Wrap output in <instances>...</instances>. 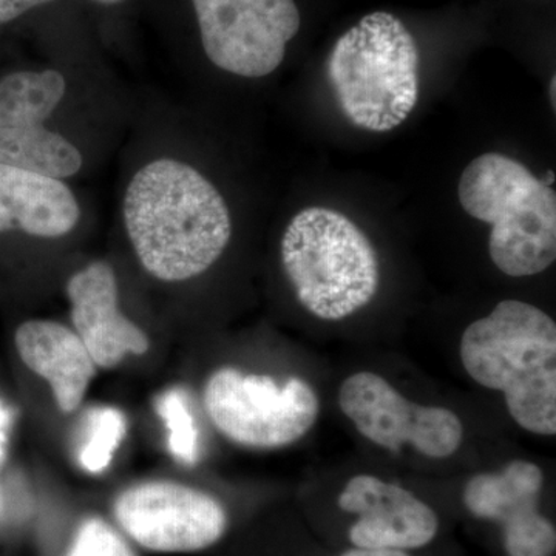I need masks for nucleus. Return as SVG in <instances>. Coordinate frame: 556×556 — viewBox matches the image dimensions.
I'll use <instances>...</instances> for the list:
<instances>
[{
    "mask_svg": "<svg viewBox=\"0 0 556 556\" xmlns=\"http://www.w3.org/2000/svg\"><path fill=\"white\" fill-rule=\"evenodd\" d=\"M118 212L139 268L159 283L204 276L232 240L228 200L179 148L178 126L149 131L131 148Z\"/></svg>",
    "mask_w": 556,
    "mask_h": 556,
    "instance_id": "f257e3e1",
    "label": "nucleus"
},
{
    "mask_svg": "<svg viewBox=\"0 0 556 556\" xmlns=\"http://www.w3.org/2000/svg\"><path fill=\"white\" fill-rule=\"evenodd\" d=\"M460 361L481 387L503 391L508 413L530 433H556V325L519 300L497 303L464 331Z\"/></svg>",
    "mask_w": 556,
    "mask_h": 556,
    "instance_id": "f03ea898",
    "label": "nucleus"
},
{
    "mask_svg": "<svg viewBox=\"0 0 556 556\" xmlns=\"http://www.w3.org/2000/svg\"><path fill=\"white\" fill-rule=\"evenodd\" d=\"M460 206L492 226L489 254L508 277H530L556 258V193L525 164L484 153L471 161L457 186Z\"/></svg>",
    "mask_w": 556,
    "mask_h": 556,
    "instance_id": "7ed1b4c3",
    "label": "nucleus"
},
{
    "mask_svg": "<svg viewBox=\"0 0 556 556\" xmlns=\"http://www.w3.org/2000/svg\"><path fill=\"white\" fill-rule=\"evenodd\" d=\"M280 254L299 302L321 320L353 316L378 294V252L356 223L334 208L300 211L285 229Z\"/></svg>",
    "mask_w": 556,
    "mask_h": 556,
    "instance_id": "20e7f679",
    "label": "nucleus"
},
{
    "mask_svg": "<svg viewBox=\"0 0 556 556\" xmlns=\"http://www.w3.org/2000/svg\"><path fill=\"white\" fill-rule=\"evenodd\" d=\"M327 67L340 110L361 129H396L416 108L419 50L393 14L376 11L350 28L336 42Z\"/></svg>",
    "mask_w": 556,
    "mask_h": 556,
    "instance_id": "39448f33",
    "label": "nucleus"
},
{
    "mask_svg": "<svg viewBox=\"0 0 556 556\" xmlns=\"http://www.w3.org/2000/svg\"><path fill=\"white\" fill-rule=\"evenodd\" d=\"M211 422L241 447L274 450L294 444L316 424L318 399L299 378L278 383L266 375L222 368L208 378L203 394Z\"/></svg>",
    "mask_w": 556,
    "mask_h": 556,
    "instance_id": "423d86ee",
    "label": "nucleus"
},
{
    "mask_svg": "<svg viewBox=\"0 0 556 556\" xmlns=\"http://www.w3.org/2000/svg\"><path fill=\"white\" fill-rule=\"evenodd\" d=\"M204 58L241 79L273 75L298 36L294 0H188Z\"/></svg>",
    "mask_w": 556,
    "mask_h": 556,
    "instance_id": "0eeeda50",
    "label": "nucleus"
},
{
    "mask_svg": "<svg viewBox=\"0 0 556 556\" xmlns=\"http://www.w3.org/2000/svg\"><path fill=\"white\" fill-rule=\"evenodd\" d=\"M339 407L362 437L390 452L409 444L420 455L442 459L463 442V422L455 413L413 404L375 372L361 371L345 379Z\"/></svg>",
    "mask_w": 556,
    "mask_h": 556,
    "instance_id": "6e6552de",
    "label": "nucleus"
},
{
    "mask_svg": "<svg viewBox=\"0 0 556 556\" xmlns=\"http://www.w3.org/2000/svg\"><path fill=\"white\" fill-rule=\"evenodd\" d=\"M113 514L139 546L164 554L203 551L228 529V514L214 496L170 481L142 482L124 490Z\"/></svg>",
    "mask_w": 556,
    "mask_h": 556,
    "instance_id": "1a4fd4ad",
    "label": "nucleus"
},
{
    "mask_svg": "<svg viewBox=\"0 0 556 556\" xmlns=\"http://www.w3.org/2000/svg\"><path fill=\"white\" fill-rule=\"evenodd\" d=\"M73 331L83 340L98 368L118 367L129 354L148 353V334L121 308L116 270L93 260L75 270L65 283Z\"/></svg>",
    "mask_w": 556,
    "mask_h": 556,
    "instance_id": "9d476101",
    "label": "nucleus"
},
{
    "mask_svg": "<svg viewBox=\"0 0 556 556\" xmlns=\"http://www.w3.org/2000/svg\"><path fill=\"white\" fill-rule=\"evenodd\" d=\"M339 507L358 515L350 529L356 547L419 548L437 536L439 521L433 508L405 490L371 475H358L339 496Z\"/></svg>",
    "mask_w": 556,
    "mask_h": 556,
    "instance_id": "9b49d317",
    "label": "nucleus"
},
{
    "mask_svg": "<svg viewBox=\"0 0 556 556\" xmlns=\"http://www.w3.org/2000/svg\"><path fill=\"white\" fill-rule=\"evenodd\" d=\"M84 79L70 65L14 68L0 76V127L51 126L90 142Z\"/></svg>",
    "mask_w": 556,
    "mask_h": 556,
    "instance_id": "f8f14e48",
    "label": "nucleus"
},
{
    "mask_svg": "<svg viewBox=\"0 0 556 556\" xmlns=\"http://www.w3.org/2000/svg\"><path fill=\"white\" fill-rule=\"evenodd\" d=\"M84 211L72 182L0 164V236L64 240L78 230Z\"/></svg>",
    "mask_w": 556,
    "mask_h": 556,
    "instance_id": "ddd939ff",
    "label": "nucleus"
},
{
    "mask_svg": "<svg viewBox=\"0 0 556 556\" xmlns=\"http://www.w3.org/2000/svg\"><path fill=\"white\" fill-rule=\"evenodd\" d=\"M14 345L25 367L49 383L62 413L80 407L98 367L72 328L33 318L16 329Z\"/></svg>",
    "mask_w": 556,
    "mask_h": 556,
    "instance_id": "4468645a",
    "label": "nucleus"
},
{
    "mask_svg": "<svg viewBox=\"0 0 556 556\" xmlns=\"http://www.w3.org/2000/svg\"><path fill=\"white\" fill-rule=\"evenodd\" d=\"M91 160V142L56 127H0V164L72 182Z\"/></svg>",
    "mask_w": 556,
    "mask_h": 556,
    "instance_id": "2eb2a0df",
    "label": "nucleus"
},
{
    "mask_svg": "<svg viewBox=\"0 0 556 556\" xmlns=\"http://www.w3.org/2000/svg\"><path fill=\"white\" fill-rule=\"evenodd\" d=\"M543 471L527 460H514L501 473L477 475L464 489V504L475 517L493 519L504 529L540 514Z\"/></svg>",
    "mask_w": 556,
    "mask_h": 556,
    "instance_id": "dca6fc26",
    "label": "nucleus"
},
{
    "mask_svg": "<svg viewBox=\"0 0 556 556\" xmlns=\"http://www.w3.org/2000/svg\"><path fill=\"white\" fill-rule=\"evenodd\" d=\"M126 433V417L119 409L94 408L89 415V441L79 453L80 466L90 473L104 471L112 463Z\"/></svg>",
    "mask_w": 556,
    "mask_h": 556,
    "instance_id": "f3484780",
    "label": "nucleus"
},
{
    "mask_svg": "<svg viewBox=\"0 0 556 556\" xmlns=\"http://www.w3.org/2000/svg\"><path fill=\"white\" fill-rule=\"evenodd\" d=\"M156 412L169 431V447L174 456L185 464L199 459V430L188 407L185 394L170 390L156 401Z\"/></svg>",
    "mask_w": 556,
    "mask_h": 556,
    "instance_id": "a211bd4d",
    "label": "nucleus"
},
{
    "mask_svg": "<svg viewBox=\"0 0 556 556\" xmlns=\"http://www.w3.org/2000/svg\"><path fill=\"white\" fill-rule=\"evenodd\" d=\"M504 543L508 556H552L556 548L555 527L538 514L504 529Z\"/></svg>",
    "mask_w": 556,
    "mask_h": 556,
    "instance_id": "6ab92c4d",
    "label": "nucleus"
},
{
    "mask_svg": "<svg viewBox=\"0 0 556 556\" xmlns=\"http://www.w3.org/2000/svg\"><path fill=\"white\" fill-rule=\"evenodd\" d=\"M65 556H135L129 544L101 518H89L79 526Z\"/></svg>",
    "mask_w": 556,
    "mask_h": 556,
    "instance_id": "aec40b11",
    "label": "nucleus"
},
{
    "mask_svg": "<svg viewBox=\"0 0 556 556\" xmlns=\"http://www.w3.org/2000/svg\"><path fill=\"white\" fill-rule=\"evenodd\" d=\"M61 0H0V25L13 24L33 11L56 5Z\"/></svg>",
    "mask_w": 556,
    "mask_h": 556,
    "instance_id": "412c9836",
    "label": "nucleus"
},
{
    "mask_svg": "<svg viewBox=\"0 0 556 556\" xmlns=\"http://www.w3.org/2000/svg\"><path fill=\"white\" fill-rule=\"evenodd\" d=\"M340 556H409L397 548L356 547Z\"/></svg>",
    "mask_w": 556,
    "mask_h": 556,
    "instance_id": "4be33fe9",
    "label": "nucleus"
},
{
    "mask_svg": "<svg viewBox=\"0 0 556 556\" xmlns=\"http://www.w3.org/2000/svg\"><path fill=\"white\" fill-rule=\"evenodd\" d=\"M86 2L89 3L91 9L110 13V11L124 9L130 0H86Z\"/></svg>",
    "mask_w": 556,
    "mask_h": 556,
    "instance_id": "5701e85b",
    "label": "nucleus"
},
{
    "mask_svg": "<svg viewBox=\"0 0 556 556\" xmlns=\"http://www.w3.org/2000/svg\"><path fill=\"white\" fill-rule=\"evenodd\" d=\"M551 90H552V105H554L555 108V102H556V93H555V90H556V76H552V84H551Z\"/></svg>",
    "mask_w": 556,
    "mask_h": 556,
    "instance_id": "b1692460",
    "label": "nucleus"
},
{
    "mask_svg": "<svg viewBox=\"0 0 556 556\" xmlns=\"http://www.w3.org/2000/svg\"><path fill=\"white\" fill-rule=\"evenodd\" d=\"M554 181H555V174H554V172H552V170L547 172L546 179H543L544 185L551 186V185H554Z\"/></svg>",
    "mask_w": 556,
    "mask_h": 556,
    "instance_id": "393cba45",
    "label": "nucleus"
}]
</instances>
